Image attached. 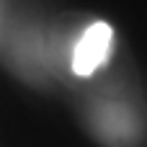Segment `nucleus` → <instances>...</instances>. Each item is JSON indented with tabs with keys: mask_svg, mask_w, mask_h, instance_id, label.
<instances>
[{
	"mask_svg": "<svg viewBox=\"0 0 147 147\" xmlns=\"http://www.w3.org/2000/svg\"><path fill=\"white\" fill-rule=\"evenodd\" d=\"M90 132L106 147H142L147 137V111L140 96L119 83L96 90L85 109Z\"/></svg>",
	"mask_w": 147,
	"mask_h": 147,
	"instance_id": "1",
	"label": "nucleus"
},
{
	"mask_svg": "<svg viewBox=\"0 0 147 147\" xmlns=\"http://www.w3.org/2000/svg\"><path fill=\"white\" fill-rule=\"evenodd\" d=\"M111 44H114V31L109 23L96 21L90 23L80 39L72 47V57H70V67L78 78H90L96 75L111 57Z\"/></svg>",
	"mask_w": 147,
	"mask_h": 147,
	"instance_id": "2",
	"label": "nucleus"
}]
</instances>
